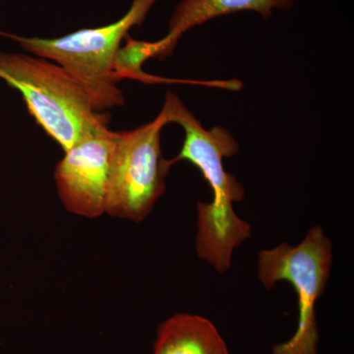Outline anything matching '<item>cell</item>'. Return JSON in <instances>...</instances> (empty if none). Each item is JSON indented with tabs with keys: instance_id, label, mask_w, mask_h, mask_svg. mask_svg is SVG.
<instances>
[{
	"instance_id": "cell-10",
	"label": "cell",
	"mask_w": 354,
	"mask_h": 354,
	"mask_svg": "<svg viewBox=\"0 0 354 354\" xmlns=\"http://www.w3.org/2000/svg\"><path fill=\"white\" fill-rule=\"evenodd\" d=\"M4 34H6V32H0V36H4Z\"/></svg>"
},
{
	"instance_id": "cell-4",
	"label": "cell",
	"mask_w": 354,
	"mask_h": 354,
	"mask_svg": "<svg viewBox=\"0 0 354 354\" xmlns=\"http://www.w3.org/2000/svg\"><path fill=\"white\" fill-rule=\"evenodd\" d=\"M258 278L267 290L286 281L298 297V326L288 342L277 344L272 354H317L320 341L315 307L330 278L332 241L323 228L312 227L297 246L281 243L258 254Z\"/></svg>"
},
{
	"instance_id": "cell-6",
	"label": "cell",
	"mask_w": 354,
	"mask_h": 354,
	"mask_svg": "<svg viewBox=\"0 0 354 354\" xmlns=\"http://www.w3.org/2000/svg\"><path fill=\"white\" fill-rule=\"evenodd\" d=\"M116 132L104 127L84 137L58 162V194L71 213L95 218L106 213Z\"/></svg>"
},
{
	"instance_id": "cell-2",
	"label": "cell",
	"mask_w": 354,
	"mask_h": 354,
	"mask_svg": "<svg viewBox=\"0 0 354 354\" xmlns=\"http://www.w3.org/2000/svg\"><path fill=\"white\" fill-rule=\"evenodd\" d=\"M0 79L19 91L37 124L64 152L108 127L111 115L97 111L87 88L55 62L0 51Z\"/></svg>"
},
{
	"instance_id": "cell-3",
	"label": "cell",
	"mask_w": 354,
	"mask_h": 354,
	"mask_svg": "<svg viewBox=\"0 0 354 354\" xmlns=\"http://www.w3.org/2000/svg\"><path fill=\"white\" fill-rule=\"evenodd\" d=\"M157 0H133L121 19L102 27L81 29L55 39L24 38L4 34L35 57L46 58L75 77L94 99L99 111L124 104L116 84L113 62L121 43L135 26L144 22Z\"/></svg>"
},
{
	"instance_id": "cell-1",
	"label": "cell",
	"mask_w": 354,
	"mask_h": 354,
	"mask_svg": "<svg viewBox=\"0 0 354 354\" xmlns=\"http://www.w3.org/2000/svg\"><path fill=\"white\" fill-rule=\"evenodd\" d=\"M162 113L167 122L177 123L185 132L180 153L165 160L167 171L180 160H188L201 171L213 192L209 203H198L196 251L216 272L232 267L235 249L250 237L251 227L236 215L234 203L244 198L243 186L234 174L225 171L223 160L239 152L232 133L221 127L206 130L176 94L165 95Z\"/></svg>"
},
{
	"instance_id": "cell-5",
	"label": "cell",
	"mask_w": 354,
	"mask_h": 354,
	"mask_svg": "<svg viewBox=\"0 0 354 354\" xmlns=\"http://www.w3.org/2000/svg\"><path fill=\"white\" fill-rule=\"evenodd\" d=\"M167 124L160 111L152 122L116 132L106 213L141 221L164 194L169 171L162 155L160 134Z\"/></svg>"
},
{
	"instance_id": "cell-8",
	"label": "cell",
	"mask_w": 354,
	"mask_h": 354,
	"mask_svg": "<svg viewBox=\"0 0 354 354\" xmlns=\"http://www.w3.org/2000/svg\"><path fill=\"white\" fill-rule=\"evenodd\" d=\"M153 354H230L215 325L202 316L176 314L160 326Z\"/></svg>"
},
{
	"instance_id": "cell-9",
	"label": "cell",
	"mask_w": 354,
	"mask_h": 354,
	"mask_svg": "<svg viewBox=\"0 0 354 354\" xmlns=\"http://www.w3.org/2000/svg\"><path fill=\"white\" fill-rule=\"evenodd\" d=\"M125 46H120L113 62V71L118 81L135 79L145 83L176 82L174 80L148 75L142 65L150 58L158 57L157 41H137L128 35Z\"/></svg>"
},
{
	"instance_id": "cell-7",
	"label": "cell",
	"mask_w": 354,
	"mask_h": 354,
	"mask_svg": "<svg viewBox=\"0 0 354 354\" xmlns=\"http://www.w3.org/2000/svg\"><path fill=\"white\" fill-rule=\"evenodd\" d=\"M293 0H183L174 9L167 36L157 41L160 59L174 53L179 39L196 26L239 11L252 10L269 18L272 9H288Z\"/></svg>"
}]
</instances>
